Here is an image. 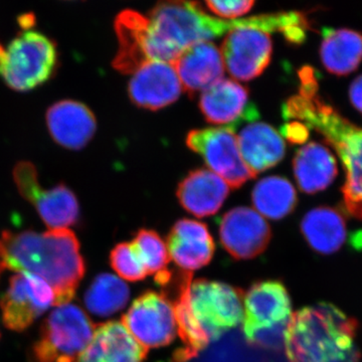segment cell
<instances>
[{"label": "cell", "instance_id": "1", "mask_svg": "<svg viewBox=\"0 0 362 362\" xmlns=\"http://www.w3.org/2000/svg\"><path fill=\"white\" fill-rule=\"evenodd\" d=\"M0 252L4 269L44 280L54 292L56 307L71 303L85 275L80 243L70 228L6 230L0 239Z\"/></svg>", "mask_w": 362, "mask_h": 362}, {"label": "cell", "instance_id": "2", "mask_svg": "<svg viewBox=\"0 0 362 362\" xmlns=\"http://www.w3.org/2000/svg\"><path fill=\"white\" fill-rule=\"evenodd\" d=\"M312 71L300 74L299 95L288 100L283 115L303 123L308 129H315L337 150L346 175L342 187L345 207L352 216L362 221V128L321 99Z\"/></svg>", "mask_w": 362, "mask_h": 362}, {"label": "cell", "instance_id": "3", "mask_svg": "<svg viewBox=\"0 0 362 362\" xmlns=\"http://www.w3.org/2000/svg\"><path fill=\"white\" fill-rule=\"evenodd\" d=\"M358 322L331 303L304 307L292 314L284 346L290 362H359Z\"/></svg>", "mask_w": 362, "mask_h": 362}, {"label": "cell", "instance_id": "4", "mask_svg": "<svg viewBox=\"0 0 362 362\" xmlns=\"http://www.w3.org/2000/svg\"><path fill=\"white\" fill-rule=\"evenodd\" d=\"M291 317V298L280 281L256 283L245 295L243 330L255 346L282 349Z\"/></svg>", "mask_w": 362, "mask_h": 362}, {"label": "cell", "instance_id": "5", "mask_svg": "<svg viewBox=\"0 0 362 362\" xmlns=\"http://www.w3.org/2000/svg\"><path fill=\"white\" fill-rule=\"evenodd\" d=\"M58 65L54 40L37 30H25L6 47L0 44V77L11 89L26 92L51 78Z\"/></svg>", "mask_w": 362, "mask_h": 362}, {"label": "cell", "instance_id": "6", "mask_svg": "<svg viewBox=\"0 0 362 362\" xmlns=\"http://www.w3.org/2000/svg\"><path fill=\"white\" fill-rule=\"evenodd\" d=\"M96 326L75 304L57 307L44 321L28 354V362H78L94 337Z\"/></svg>", "mask_w": 362, "mask_h": 362}, {"label": "cell", "instance_id": "7", "mask_svg": "<svg viewBox=\"0 0 362 362\" xmlns=\"http://www.w3.org/2000/svg\"><path fill=\"white\" fill-rule=\"evenodd\" d=\"M148 18L156 37L180 52L230 30V21L209 16L199 2H159L150 11Z\"/></svg>", "mask_w": 362, "mask_h": 362}, {"label": "cell", "instance_id": "8", "mask_svg": "<svg viewBox=\"0 0 362 362\" xmlns=\"http://www.w3.org/2000/svg\"><path fill=\"white\" fill-rule=\"evenodd\" d=\"M243 299L240 290L216 281H192L188 289L190 312L209 342L242 322Z\"/></svg>", "mask_w": 362, "mask_h": 362}, {"label": "cell", "instance_id": "9", "mask_svg": "<svg viewBox=\"0 0 362 362\" xmlns=\"http://www.w3.org/2000/svg\"><path fill=\"white\" fill-rule=\"evenodd\" d=\"M114 26L119 42L113 59L117 71L129 75L149 62H175V54L152 32L148 16L125 9L117 16Z\"/></svg>", "mask_w": 362, "mask_h": 362}, {"label": "cell", "instance_id": "10", "mask_svg": "<svg viewBox=\"0 0 362 362\" xmlns=\"http://www.w3.org/2000/svg\"><path fill=\"white\" fill-rule=\"evenodd\" d=\"M188 148L204 159L213 173L228 183L239 188L256 177L240 153L238 136L230 127L206 128L190 131L187 137Z\"/></svg>", "mask_w": 362, "mask_h": 362}, {"label": "cell", "instance_id": "11", "mask_svg": "<svg viewBox=\"0 0 362 362\" xmlns=\"http://www.w3.org/2000/svg\"><path fill=\"white\" fill-rule=\"evenodd\" d=\"M13 180L23 199L37 209L49 230L69 228L77 223L80 207L70 188L59 185L45 189L40 185L37 168L28 161L16 164Z\"/></svg>", "mask_w": 362, "mask_h": 362}, {"label": "cell", "instance_id": "12", "mask_svg": "<svg viewBox=\"0 0 362 362\" xmlns=\"http://www.w3.org/2000/svg\"><path fill=\"white\" fill-rule=\"evenodd\" d=\"M122 324L147 351L168 346L177 334L173 304L165 295L154 291L143 293L133 302Z\"/></svg>", "mask_w": 362, "mask_h": 362}, {"label": "cell", "instance_id": "13", "mask_svg": "<svg viewBox=\"0 0 362 362\" xmlns=\"http://www.w3.org/2000/svg\"><path fill=\"white\" fill-rule=\"evenodd\" d=\"M54 294L44 280L28 273H16L0 300L2 322L9 330L28 329L54 306Z\"/></svg>", "mask_w": 362, "mask_h": 362}, {"label": "cell", "instance_id": "14", "mask_svg": "<svg viewBox=\"0 0 362 362\" xmlns=\"http://www.w3.org/2000/svg\"><path fill=\"white\" fill-rule=\"evenodd\" d=\"M221 56L233 78L251 81L270 64L273 45L269 33L250 26L238 25L221 44Z\"/></svg>", "mask_w": 362, "mask_h": 362}, {"label": "cell", "instance_id": "15", "mask_svg": "<svg viewBox=\"0 0 362 362\" xmlns=\"http://www.w3.org/2000/svg\"><path fill=\"white\" fill-rule=\"evenodd\" d=\"M271 235L265 218L250 207H235L221 218V243L233 258H256L268 247Z\"/></svg>", "mask_w": 362, "mask_h": 362}, {"label": "cell", "instance_id": "16", "mask_svg": "<svg viewBox=\"0 0 362 362\" xmlns=\"http://www.w3.org/2000/svg\"><path fill=\"white\" fill-rule=\"evenodd\" d=\"M182 92V85L173 64L149 62L133 74L128 93L139 108L156 111L175 103Z\"/></svg>", "mask_w": 362, "mask_h": 362}, {"label": "cell", "instance_id": "17", "mask_svg": "<svg viewBox=\"0 0 362 362\" xmlns=\"http://www.w3.org/2000/svg\"><path fill=\"white\" fill-rule=\"evenodd\" d=\"M173 65L183 89L189 96L213 87L223 80L225 74L221 49L211 42L189 45Z\"/></svg>", "mask_w": 362, "mask_h": 362}, {"label": "cell", "instance_id": "18", "mask_svg": "<svg viewBox=\"0 0 362 362\" xmlns=\"http://www.w3.org/2000/svg\"><path fill=\"white\" fill-rule=\"evenodd\" d=\"M45 121L52 139L71 150L85 147L97 129L93 112L75 100H62L52 105L47 109Z\"/></svg>", "mask_w": 362, "mask_h": 362}, {"label": "cell", "instance_id": "19", "mask_svg": "<svg viewBox=\"0 0 362 362\" xmlns=\"http://www.w3.org/2000/svg\"><path fill=\"white\" fill-rule=\"evenodd\" d=\"M249 90L237 81L223 78L202 93L199 108L209 123L233 125L258 118V111L249 102Z\"/></svg>", "mask_w": 362, "mask_h": 362}, {"label": "cell", "instance_id": "20", "mask_svg": "<svg viewBox=\"0 0 362 362\" xmlns=\"http://www.w3.org/2000/svg\"><path fill=\"white\" fill-rule=\"evenodd\" d=\"M169 257L185 273L199 270L213 259L214 243L209 228L194 220L178 221L168 235Z\"/></svg>", "mask_w": 362, "mask_h": 362}, {"label": "cell", "instance_id": "21", "mask_svg": "<svg viewBox=\"0 0 362 362\" xmlns=\"http://www.w3.org/2000/svg\"><path fill=\"white\" fill-rule=\"evenodd\" d=\"M143 349L122 322L110 321L95 328L94 337L78 362H144Z\"/></svg>", "mask_w": 362, "mask_h": 362}, {"label": "cell", "instance_id": "22", "mask_svg": "<svg viewBox=\"0 0 362 362\" xmlns=\"http://www.w3.org/2000/svg\"><path fill=\"white\" fill-rule=\"evenodd\" d=\"M230 192L223 178L207 169L192 171L178 185V201L188 213L206 218L218 213Z\"/></svg>", "mask_w": 362, "mask_h": 362}, {"label": "cell", "instance_id": "23", "mask_svg": "<svg viewBox=\"0 0 362 362\" xmlns=\"http://www.w3.org/2000/svg\"><path fill=\"white\" fill-rule=\"evenodd\" d=\"M238 140L245 163L256 176L284 158V140L268 124H250L238 136Z\"/></svg>", "mask_w": 362, "mask_h": 362}, {"label": "cell", "instance_id": "24", "mask_svg": "<svg viewBox=\"0 0 362 362\" xmlns=\"http://www.w3.org/2000/svg\"><path fill=\"white\" fill-rule=\"evenodd\" d=\"M300 228L311 249L324 256L339 251L346 240L344 216L332 207L311 209L305 214Z\"/></svg>", "mask_w": 362, "mask_h": 362}, {"label": "cell", "instance_id": "25", "mask_svg": "<svg viewBox=\"0 0 362 362\" xmlns=\"http://www.w3.org/2000/svg\"><path fill=\"white\" fill-rule=\"evenodd\" d=\"M293 168L300 189L306 194L325 189L338 173L337 159L330 150L314 142L298 150Z\"/></svg>", "mask_w": 362, "mask_h": 362}, {"label": "cell", "instance_id": "26", "mask_svg": "<svg viewBox=\"0 0 362 362\" xmlns=\"http://www.w3.org/2000/svg\"><path fill=\"white\" fill-rule=\"evenodd\" d=\"M320 54L323 66L329 73L349 75L361 63L362 35L349 28H325Z\"/></svg>", "mask_w": 362, "mask_h": 362}, {"label": "cell", "instance_id": "27", "mask_svg": "<svg viewBox=\"0 0 362 362\" xmlns=\"http://www.w3.org/2000/svg\"><path fill=\"white\" fill-rule=\"evenodd\" d=\"M192 281V274L183 272L178 281V290L175 301V312L177 334L182 347L176 350L173 361L185 362L194 358L199 351L206 349L209 341L195 322L188 304V289Z\"/></svg>", "mask_w": 362, "mask_h": 362}, {"label": "cell", "instance_id": "28", "mask_svg": "<svg viewBox=\"0 0 362 362\" xmlns=\"http://www.w3.org/2000/svg\"><path fill=\"white\" fill-rule=\"evenodd\" d=\"M257 213L270 220H281L294 211L297 192L289 180L280 176L263 178L257 183L252 194Z\"/></svg>", "mask_w": 362, "mask_h": 362}, {"label": "cell", "instance_id": "29", "mask_svg": "<svg viewBox=\"0 0 362 362\" xmlns=\"http://www.w3.org/2000/svg\"><path fill=\"white\" fill-rule=\"evenodd\" d=\"M130 299L128 285L112 274L97 276L85 294V305L94 315L109 317L122 310Z\"/></svg>", "mask_w": 362, "mask_h": 362}, {"label": "cell", "instance_id": "30", "mask_svg": "<svg viewBox=\"0 0 362 362\" xmlns=\"http://www.w3.org/2000/svg\"><path fill=\"white\" fill-rule=\"evenodd\" d=\"M131 245L146 270L147 275L154 277L160 287L169 285L173 279V274L168 270L170 257L168 245L160 235L154 230L143 228L136 233Z\"/></svg>", "mask_w": 362, "mask_h": 362}, {"label": "cell", "instance_id": "31", "mask_svg": "<svg viewBox=\"0 0 362 362\" xmlns=\"http://www.w3.org/2000/svg\"><path fill=\"white\" fill-rule=\"evenodd\" d=\"M110 263L113 270L130 282L144 280L147 272L138 258L131 243H121L111 251Z\"/></svg>", "mask_w": 362, "mask_h": 362}, {"label": "cell", "instance_id": "32", "mask_svg": "<svg viewBox=\"0 0 362 362\" xmlns=\"http://www.w3.org/2000/svg\"><path fill=\"white\" fill-rule=\"evenodd\" d=\"M204 4L216 16L233 21V18L249 13L254 6L255 1H206Z\"/></svg>", "mask_w": 362, "mask_h": 362}, {"label": "cell", "instance_id": "33", "mask_svg": "<svg viewBox=\"0 0 362 362\" xmlns=\"http://www.w3.org/2000/svg\"><path fill=\"white\" fill-rule=\"evenodd\" d=\"M281 133L294 144H303L308 139V128L299 121L287 123L281 130Z\"/></svg>", "mask_w": 362, "mask_h": 362}, {"label": "cell", "instance_id": "34", "mask_svg": "<svg viewBox=\"0 0 362 362\" xmlns=\"http://www.w3.org/2000/svg\"><path fill=\"white\" fill-rule=\"evenodd\" d=\"M349 98L352 105L362 113V75L350 86Z\"/></svg>", "mask_w": 362, "mask_h": 362}, {"label": "cell", "instance_id": "35", "mask_svg": "<svg viewBox=\"0 0 362 362\" xmlns=\"http://www.w3.org/2000/svg\"><path fill=\"white\" fill-rule=\"evenodd\" d=\"M4 270V261H2L1 252H0V275H1L2 271Z\"/></svg>", "mask_w": 362, "mask_h": 362}]
</instances>
